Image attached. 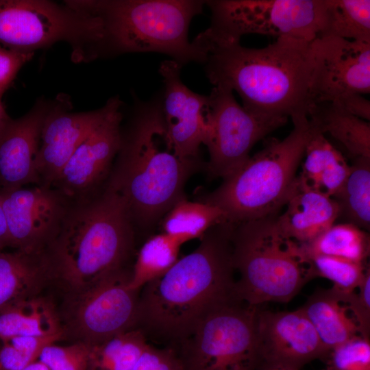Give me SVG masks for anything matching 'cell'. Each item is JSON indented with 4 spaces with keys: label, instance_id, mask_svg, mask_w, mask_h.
<instances>
[{
    "label": "cell",
    "instance_id": "6da1fadb",
    "mask_svg": "<svg viewBox=\"0 0 370 370\" xmlns=\"http://www.w3.org/2000/svg\"><path fill=\"white\" fill-rule=\"evenodd\" d=\"M233 227L223 221L211 227L193 251L140 289L133 329L177 351L208 312L237 299Z\"/></svg>",
    "mask_w": 370,
    "mask_h": 370
},
{
    "label": "cell",
    "instance_id": "7a4b0ae2",
    "mask_svg": "<svg viewBox=\"0 0 370 370\" xmlns=\"http://www.w3.org/2000/svg\"><path fill=\"white\" fill-rule=\"evenodd\" d=\"M201 161L181 158L167 132L162 98L140 103L125 129L107 186L123 199L134 228L147 230L185 199Z\"/></svg>",
    "mask_w": 370,
    "mask_h": 370
},
{
    "label": "cell",
    "instance_id": "3957f363",
    "mask_svg": "<svg viewBox=\"0 0 370 370\" xmlns=\"http://www.w3.org/2000/svg\"><path fill=\"white\" fill-rule=\"evenodd\" d=\"M197 42L207 52L204 64L210 82L236 91L245 109L292 121L308 117L312 106L311 41L280 37L258 49L238 42Z\"/></svg>",
    "mask_w": 370,
    "mask_h": 370
},
{
    "label": "cell",
    "instance_id": "277c9868",
    "mask_svg": "<svg viewBox=\"0 0 370 370\" xmlns=\"http://www.w3.org/2000/svg\"><path fill=\"white\" fill-rule=\"evenodd\" d=\"M134 234L123 199L110 187L90 199L71 201L60 232L51 247L56 278L79 293L125 269Z\"/></svg>",
    "mask_w": 370,
    "mask_h": 370
},
{
    "label": "cell",
    "instance_id": "5b68a950",
    "mask_svg": "<svg viewBox=\"0 0 370 370\" xmlns=\"http://www.w3.org/2000/svg\"><path fill=\"white\" fill-rule=\"evenodd\" d=\"M71 8L101 19V47L114 53L157 52L182 66L205 63L207 53L188 38L191 20L203 12L205 1L105 0L69 1Z\"/></svg>",
    "mask_w": 370,
    "mask_h": 370
},
{
    "label": "cell",
    "instance_id": "8992f818",
    "mask_svg": "<svg viewBox=\"0 0 370 370\" xmlns=\"http://www.w3.org/2000/svg\"><path fill=\"white\" fill-rule=\"evenodd\" d=\"M293 123L286 138L269 139L201 201L221 209L233 224L278 214L295 187L310 128L307 116Z\"/></svg>",
    "mask_w": 370,
    "mask_h": 370
},
{
    "label": "cell",
    "instance_id": "52a82bcc",
    "mask_svg": "<svg viewBox=\"0 0 370 370\" xmlns=\"http://www.w3.org/2000/svg\"><path fill=\"white\" fill-rule=\"evenodd\" d=\"M278 215L234 224L235 295L251 306L288 302L314 278L301 245L278 227Z\"/></svg>",
    "mask_w": 370,
    "mask_h": 370
},
{
    "label": "cell",
    "instance_id": "ba28073f",
    "mask_svg": "<svg viewBox=\"0 0 370 370\" xmlns=\"http://www.w3.org/2000/svg\"><path fill=\"white\" fill-rule=\"evenodd\" d=\"M103 39V22L94 14L49 1L0 0V45L8 49L33 52L66 41L83 58L86 49L97 56Z\"/></svg>",
    "mask_w": 370,
    "mask_h": 370
},
{
    "label": "cell",
    "instance_id": "9c48e42d",
    "mask_svg": "<svg viewBox=\"0 0 370 370\" xmlns=\"http://www.w3.org/2000/svg\"><path fill=\"white\" fill-rule=\"evenodd\" d=\"M205 5L211 24L198 36L209 42H240L249 34L312 41L323 28L325 0H215Z\"/></svg>",
    "mask_w": 370,
    "mask_h": 370
},
{
    "label": "cell",
    "instance_id": "30bf717a",
    "mask_svg": "<svg viewBox=\"0 0 370 370\" xmlns=\"http://www.w3.org/2000/svg\"><path fill=\"white\" fill-rule=\"evenodd\" d=\"M260 306L234 299L208 312L177 350L184 370H260L256 336Z\"/></svg>",
    "mask_w": 370,
    "mask_h": 370
},
{
    "label": "cell",
    "instance_id": "8fae6325",
    "mask_svg": "<svg viewBox=\"0 0 370 370\" xmlns=\"http://www.w3.org/2000/svg\"><path fill=\"white\" fill-rule=\"evenodd\" d=\"M209 110L204 145L209 153L206 169L223 179L240 168L254 145L285 125L288 118L251 112L236 100L233 91L217 86L208 95Z\"/></svg>",
    "mask_w": 370,
    "mask_h": 370
},
{
    "label": "cell",
    "instance_id": "7c38bea8",
    "mask_svg": "<svg viewBox=\"0 0 370 370\" xmlns=\"http://www.w3.org/2000/svg\"><path fill=\"white\" fill-rule=\"evenodd\" d=\"M8 247L25 251L49 249L62 229L71 201L53 187L39 185L0 190Z\"/></svg>",
    "mask_w": 370,
    "mask_h": 370
},
{
    "label": "cell",
    "instance_id": "4fadbf2b",
    "mask_svg": "<svg viewBox=\"0 0 370 370\" xmlns=\"http://www.w3.org/2000/svg\"><path fill=\"white\" fill-rule=\"evenodd\" d=\"M310 58L312 105L369 93L370 41L318 37L310 42Z\"/></svg>",
    "mask_w": 370,
    "mask_h": 370
},
{
    "label": "cell",
    "instance_id": "5bb4252c",
    "mask_svg": "<svg viewBox=\"0 0 370 370\" xmlns=\"http://www.w3.org/2000/svg\"><path fill=\"white\" fill-rule=\"evenodd\" d=\"M121 106L116 97L109 113L74 151L52 184L71 201L90 199L107 186L121 145Z\"/></svg>",
    "mask_w": 370,
    "mask_h": 370
},
{
    "label": "cell",
    "instance_id": "9a60e30c",
    "mask_svg": "<svg viewBox=\"0 0 370 370\" xmlns=\"http://www.w3.org/2000/svg\"><path fill=\"white\" fill-rule=\"evenodd\" d=\"M125 269L97 281L79 294L72 312V325L91 347L133 329L140 291L129 287Z\"/></svg>",
    "mask_w": 370,
    "mask_h": 370
},
{
    "label": "cell",
    "instance_id": "2e32d148",
    "mask_svg": "<svg viewBox=\"0 0 370 370\" xmlns=\"http://www.w3.org/2000/svg\"><path fill=\"white\" fill-rule=\"evenodd\" d=\"M256 336L261 369L283 367L301 370L310 362L323 360L326 352L312 325L300 308L273 312L259 307Z\"/></svg>",
    "mask_w": 370,
    "mask_h": 370
},
{
    "label": "cell",
    "instance_id": "e0dca14e",
    "mask_svg": "<svg viewBox=\"0 0 370 370\" xmlns=\"http://www.w3.org/2000/svg\"><path fill=\"white\" fill-rule=\"evenodd\" d=\"M182 66L168 60L159 68L164 85L162 111L164 124L177 155L185 160L201 161L209 110L208 95L197 94L182 81Z\"/></svg>",
    "mask_w": 370,
    "mask_h": 370
},
{
    "label": "cell",
    "instance_id": "ac0fdd59",
    "mask_svg": "<svg viewBox=\"0 0 370 370\" xmlns=\"http://www.w3.org/2000/svg\"><path fill=\"white\" fill-rule=\"evenodd\" d=\"M116 97L101 108L73 112L68 102H53L45 120L36 160L38 185L51 187L60 171L85 138L104 119Z\"/></svg>",
    "mask_w": 370,
    "mask_h": 370
},
{
    "label": "cell",
    "instance_id": "d6986e66",
    "mask_svg": "<svg viewBox=\"0 0 370 370\" xmlns=\"http://www.w3.org/2000/svg\"><path fill=\"white\" fill-rule=\"evenodd\" d=\"M53 104L40 100L23 116L0 127V190L38 185L36 160L46 116Z\"/></svg>",
    "mask_w": 370,
    "mask_h": 370
},
{
    "label": "cell",
    "instance_id": "ffe728a7",
    "mask_svg": "<svg viewBox=\"0 0 370 370\" xmlns=\"http://www.w3.org/2000/svg\"><path fill=\"white\" fill-rule=\"evenodd\" d=\"M56 278L50 249L42 251H0V313L34 297L45 283Z\"/></svg>",
    "mask_w": 370,
    "mask_h": 370
},
{
    "label": "cell",
    "instance_id": "44dd1931",
    "mask_svg": "<svg viewBox=\"0 0 370 370\" xmlns=\"http://www.w3.org/2000/svg\"><path fill=\"white\" fill-rule=\"evenodd\" d=\"M284 213L277 216L282 233L300 245H306L324 232L339 216V208L332 197L301 184L297 177L295 187Z\"/></svg>",
    "mask_w": 370,
    "mask_h": 370
},
{
    "label": "cell",
    "instance_id": "7402d4cb",
    "mask_svg": "<svg viewBox=\"0 0 370 370\" xmlns=\"http://www.w3.org/2000/svg\"><path fill=\"white\" fill-rule=\"evenodd\" d=\"M310 125L302 171L297 180L304 186L332 198L345 184L351 166L325 135L310 122Z\"/></svg>",
    "mask_w": 370,
    "mask_h": 370
},
{
    "label": "cell",
    "instance_id": "603a6c76",
    "mask_svg": "<svg viewBox=\"0 0 370 370\" xmlns=\"http://www.w3.org/2000/svg\"><path fill=\"white\" fill-rule=\"evenodd\" d=\"M345 295L332 287L318 288L300 308L315 330L326 355L332 348L360 335L345 301Z\"/></svg>",
    "mask_w": 370,
    "mask_h": 370
},
{
    "label": "cell",
    "instance_id": "cb8c5ba5",
    "mask_svg": "<svg viewBox=\"0 0 370 370\" xmlns=\"http://www.w3.org/2000/svg\"><path fill=\"white\" fill-rule=\"evenodd\" d=\"M308 118L323 134L338 141L354 159H370V124L332 102L313 104Z\"/></svg>",
    "mask_w": 370,
    "mask_h": 370
},
{
    "label": "cell",
    "instance_id": "d4e9b609",
    "mask_svg": "<svg viewBox=\"0 0 370 370\" xmlns=\"http://www.w3.org/2000/svg\"><path fill=\"white\" fill-rule=\"evenodd\" d=\"M160 221L162 232L183 245L201 238L211 227L225 219L223 211L217 206L185 198L176 203Z\"/></svg>",
    "mask_w": 370,
    "mask_h": 370
},
{
    "label": "cell",
    "instance_id": "484cf974",
    "mask_svg": "<svg viewBox=\"0 0 370 370\" xmlns=\"http://www.w3.org/2000/svg\"><path fill=\"white\" fill-rule=\"evenodd\" d=\"M60 332H62L52 307L36 297L22 301L0 313V341Z\"/></svg>",
    "mask_w": 370,
    "mask_h": 370
},
{
    "label": "cell",
    "instance_id": "4316f807",
    "mask_svg": "<svg viewBox=\"0 0 370 370\" xmlns=\"http://www.w3.org/2000/svg\"><path fill=\"white\" fill-rule=\"evenodd\" d=\"M304 254L335 256L366 263L370 253L369 235L349 223L333 224L310 243L301 245Z\"/></svg>",
    "mask_w": 370,
    "mask_h": 370
},
{
    "label": "cell",
    "instance_id": "83f0119b",
    "mask_svg": "<svg viewBox=\"0 0 370 370\" xmlns=\"http://www.w3.org/2000/svg\"><path fill=\"white\" fill-rule=\"evenodd\" d=\"M321 36L370 41V1L325 0Z\"/></svg>",
    "mask_w": 370,
    "mask_h": 370
},
{
    "label": "cell",
    "instance_id": "f1b7e54d",
    "mask_svg": "<svg viewBox=\"0 0 370 370\" xmlns=\"http://www.w3.org/2000/svg\"><path fill=\"white\" fill-rule=\"evenodd\" d=\"M182 245L163 232L150 236L138 251L129 287L140 291L146 284L164 275L178 260Z\"/></svg>",
    "mask_w": 370,
    "mask_h": 370
},
{
    "label": "cell",
    "instance_id": "f546056e",
    "mask_svg": "<svg viewBox=\"0 0 370 370\" xmlns=\"http://www.w3.org/2000/svg\"><path fill=\"white\" fill-rule=\"evenodd\" d=\"M338 217L362 230L370 227V159H355L341 190L333 197Z\"/></svg>",
    "mask_w": 370,
    "mask_h": 370
},
{
    "label": "cell",
    "instance_id": "4dcf8cb0",
    "mask_svg": "<svg viewBox=\"0 0 370 370\" xmlns=\"http://www.w3.org/2000/svg\"><path fill=\"white\" fill-rule=\"evenodd\" d=\"M149 343L131 329L91 348L90 370H132Z\"/></svg>",
    "mask_w": 370,
    "mask_h": 370
},
{
    "label": "cell",
    "instance_id": "1f68e13d",
    "mask_svg": "<svg viewBox=\"0 0 370 370\" xmlns=\"http://www.w3.org/2000/svg\"><path fill=\"white\" fill-rule=\"evenodd\" d=\"M306 257L314 278L321 277L330 280L333 283L332 288L343 293L356 291L370 269L367 263L335 256L310 255Z\"/></svg>",
    "mask_w": 370,
    "mask_h": 370
},
{
    "label": "cell",
    "instance_id": "d6a6232c",
    "mask_svg": "<svg viewBox=\"0 0 370 370\" xmlns=\"http://www.w3.org/2000/svg\"><path fill=\"white\" fill-rule=\"evenodd\" d=\"M329 370H370V341L361 335L330 349L323 360Z\"/></svg>",
    "mask_w": 370,
    "mask_h": 370
},
{
    "label": "cell",
    "instance_id": "836d02e7",
    "mask_svg": "<svg viewBox=\"0 0 370 370\" xmlns=\"http://www.w3.org/2000/svg\"><path fill=\"white\" fill-rule=\"evenodd\" d=\"M92 347L79 342L68 346H47L39 360L49 370H90Z\"/></svg>",
    "mask_w": 370,
    "mask_h": 370
},
{
    "label": "cell",
    "instance_id": "e575fe53",
    "mask_svg": "<svg viewBox=\"0 0 370 370\" xmlns=\"http://www.w3.org/2000/svg\"><path fill=\"white\" fill-rule=\"evenodd\" d=\"M345 301L359 328L360 334L369 338L370 334V269L352 293H346Z\"/></svg>",
    "mask_w": 370,
    "mask_h": 370
},
{
    "label": "cell",
    "instance_id": "d590c367",
    "mask_svg": "<svg viewBox=\"0 0 370 370\" xmlns=\"http://www.w3.org/2000/svg\"><path fill=\"white\" fill-rule=\"evenodd\" d=\"M132 370H184L178 352L170 347L148 344Z\"/></svg>",
    "mask_w": 370,
    "mask_h": 370
},
{
    "label": "cell",
    "instance_id": "8d00e7d4",
    "mask_svg": "<svg viewBox=\"0 0 370 370\" xmlns=\"http://www.w3.org/2000/svg\"><path fill=\"white\" fill-rule=\"evenodd\" d=\"M33 56V52L13 50L0 45V99L19 70Z\"/></svg>",
    "mask_w": 370,
    "mask_h": 370
},
{
    "label": "cell",
    "instance_id": "74e56055",
    "mask_svg": "<svg viewBox=\"0 0 370 370\" xmlns=\"http://www.w3.org/2000/svg\"><path fill=\"white\" fill-rule=\"evenodd\" d=\"M1 341L3 343V345L0 347L1 370H22L32 363L8 341Z\"/></svg>",
    "mask_w": 370,
    "mask_h": 370
},
{
    "label": "cell",
    "instance_id": "f35d334b",
    "mask_svg": "<svg viewBox=\"0 0 370 370\" xmlns=\"http://www.w3.org/2000/svg\"><path fill=\"white\" fill-rule=\"evenodd\" d=\"M332 103L357 117L368 121L370 119V102L362 95H350Z\"/></svg>",
    "mask_w": 370,
    "mask_h": 370
},
{
    "label": "cell",
    "instance_id": "ab89813d",
    "mask_svg": "<svg viewBox=\"0 0 370 370\" xmlns=\"http://www.w3.org/2000/svg\"><path fill=\"white\" fill-rule=\"evenodd\" d=\"M8 247L6 223L0 201V251Z\"/></svg>",
    "mask_w": 370,
    "mask_h": 370
},
{
    "label": "cell",
    "instance_id": "60d3db41",
    "mask_svg": "<svg viewBox=\"0 0 370 370\" xmlns=\"http://www.w3.org/2000/svg\"><path fill=\"white\" fill-rule=\"evenodd\" d=\"M22 370H49V368L39 360L29 364Z\"/></svg>",
    "mask_w": 370,
    "mask_h": 370
},
{
    "label": "cell",
    "instance_id": "b9f144b4",
    "mask_svg": "<svg viewBox=\"0 0 370 370\" xmlns=\"http://www.w3.org/2000/svg\"><path fill=\"white\" fill-rule=\"evenodd\" d=\"M10 118L6 113L3 104L0 99V127Z\"/></svg>",
    "mask_w": 370,
    "mask_h": 370
},
{
    "label": "cell",
    "instance_id": "7bdbcfd3",
    "mask_svg": "<svg viewBox=\"0 0 370 370\" xmlns=\"http://www.w3.org/2000/svg\"><path fill=\"white\" fill-rule=\"evenodd\" d=\"M260 370H298L292 368L283 367H269L261 369Z\"/></svg>",
    "mask_w": 370,
    "mask_h": 370
},
{
    "label": "cell",
    "instance_id": "ee69618b",
    "mask_svg": "<svg viewBox=\"0 0 370 370\" xmlns=\"http://www.w3.org/2000/svg\"><path fill=\"white\" fill-rule=\"evenodd\" d=\"M325 370H329V369H326Z\"/></svg>",
    "mask_w": 370,
    "mask_h": 370
}]
</instances>
